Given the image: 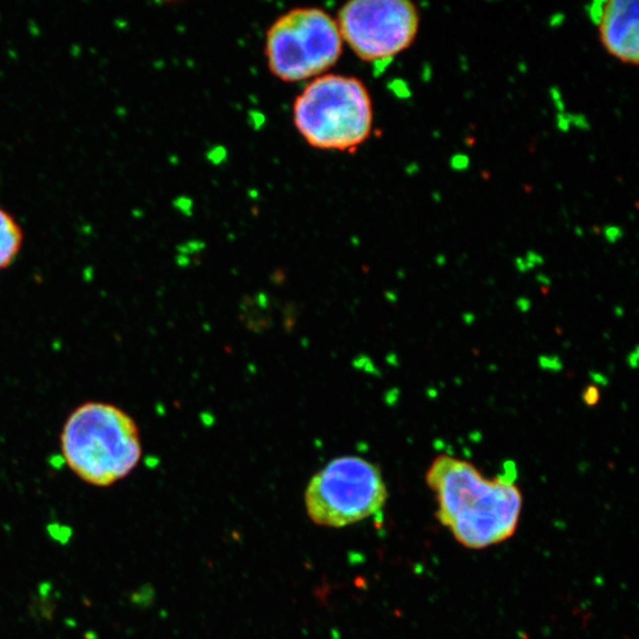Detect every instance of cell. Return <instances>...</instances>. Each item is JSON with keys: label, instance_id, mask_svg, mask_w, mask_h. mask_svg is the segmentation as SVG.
<instances>
[{"label": "cell", "instance_id": "cell-5", "mask_svg": "<svg viewBox=\"0 0 639 639\" xmlns=\"http://www.w3.org/2000/svg\"><path fill=\"white\" fill-rule=\"evenodd\" d=\"M387 499L382 474L356 456L335 458L312 476L304 494L308 516L316 525L341 528L381 510Z\"/></svg>", "mask_w": 639, "mask_h": 639}, {"label": "cell", "instance_id": "cell-4", "mask_svg": "<svg viewBox=\"0 0 639 639\" xmlns=\"http://www.w3.org/2000/svg\"><path fill=\"white\" fill-rule=\"evenodd\" d=\"M338 23L324 9L296 8L271 24L264 53L270 73L287 83L328 74L342 55Z\"/></svg>", "mask_w": 639, "mask_h": 639}, {"label": "cell", "instance_id": "cell-8", "mask_svg": "<svg viewBox=\"0 0 639 639\" xmlns=\"http://www.w3.org/2000/svg\"><path fill=\"white\" fill-rule=\"evenodd\" d=\"M24 233L11 213L0 206V271L15 263L22 251Z\"/></svg>", "mask_w": 639, "mask_h": 639}, {"label": "cell", "instance_id": "cell-1", "mask_svg": "<svg viewBox=\"0 0 639 639\" xmlns=\"http://www.w3.org/2000/svg\"><path fill=\"white\" fill-rule=\"evenodd\" d=\"M514 464L489 479L475 465L439 456L426 474L437 498V518L462 546L484 549L510 539L518 528L522 495Z\"/></svg>", "mask_w": 639, "mask_h": 639}, {"label": "cell", "instance_id": "cell-7", "mask_svg": "<svg viewBox=\"0 0 639 639\" xmlns=\"http://www.w3.org/2000/svg\"><path fill=\"white\" fill-rule=\"evenodd\" d=\"M600 40L610 55L637 66L639 59V3L611 0L604 3L598 23Z\"/></svg>", "mask_w": 639, "mask_h": 639}, {"label": "cell", "instance_id": "cell-3", "mask_svg": "<svg viewBox=\"0 0 639 639\" xmlns=\"http://www.w3.org/2000/svg\"><path fill=\"white\" fill-rule=\"evenodd\" d=\"M292 121L310 147L353 152L372 134V97L358 77L325 74L309 81L295 98Z\"/></svg>", "mask_w": 639, "mask_h": 639}, {"label": "cell", "instance_id": "cell-6", "mask_svg": "<svg viewBox=\"0 0 639 639\" xmlns=\"http://www.w3.org/2000/svg\"><path fill=\"white\" fill-rule=\"evenodd\" d=\"M343 44L363 62H390L412 45L420 17L407 0H352L336 16Z\"/></svg>", "mask_w": 639, "mask_h": 639}, {"label": "cell", "instance_id": "cell-2", "mask_svg": "<svg viewBox=\"0 0 639 639\" xmlns=\"http://www.w3.org/2000/svg\"><path fill=\"white\" fill-rule=\"evenodd\" d=\"M60 451L68 468L95 487H110L140 463L142 443L137 421L114 404L87 402L64 421Z\"/></svg>", "mask_w": 639, "mask_h": 639}, {"label": "cell", "instance_id": "cell-9", "mask_svg": "<svg viewBox=\"0 0 639 639\" xmlns=\"http://www.w3.org/2000/svg\"><path fill=\"white\" fill-rule=\"evenodd\" d=\"M452 166L456 169H463L468 166V159L463 155H457L452 159Z\"/></svg>", "mask_w": 639, "mask_h": 639}]
</instances>
